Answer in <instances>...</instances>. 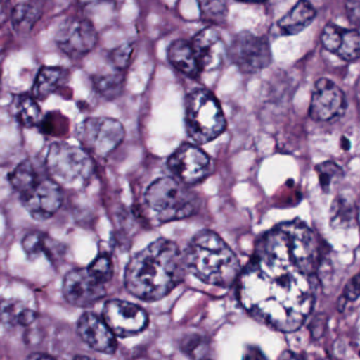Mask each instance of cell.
I'll return each mask as SVG.
<instances>
[{
    "label": "cell",
    "mask_w": 360,
    "mask_h": 360,
    "mask_svg": "<svg viewBox=\"0 0 360 360\" xmlns=\"http://www.w3.org/2000/svg\"><path fill=\"white\" fill-rule=\"evenodd\" d=\"M319 263V241L308 226L298 220L276 226L258 240L239 275L241 306L268 327L296 331L314 306Z\"/></svg>",
    "instance_id": "obj_1"
},
{
    "label": "cell",
    "mask_w": 360,
    "mask_h": 360,
    "mask_svg": "<svg viewBox=\"0 0 360 360\" xmlns=\"http://www.w3.org/2000/svg\"><path fill=\"white\" fill-rule=\"evenodd\" d=\"M186 256L167 239L151 243L129 262L124 273L127 290L146 302H158L176 289L186 277Z\"/></svg>",
    "instance_id": "obj_2"
},
{
    "label": "cell",
    "mask_w": 360,
    "mask_h": 360,
    "mask_svg": "<svg viewBox=\"0 0 360 360\" xmlns=\"http://www.w3.org/2000/svg\"><path fill=\"white\" fill-rule=\"evenodd\" d=\"M186 266L199 280L210 285L230 287L240 275V262L216 232L203 230L191 241Z\"/></svg>",
    "instance_id": "obj_3"
},
{
    "label": "cell",
    "mask_w": 360,
    "mask_h": 360,
    "mask_svg": "<svg viewBox=\"0 0 360 360\" xmlns=\"http://www.w3.org/2000/svg\"><path fill=\"white\" fill-rule=\"evenodd\" d=\"M148 216L155 224H165L191 217L197 211V197L172 178H160L145 194Z\"/></svg>",
    "instance_id": "obj_4"
},
{
    "label": "cell",
    "mask_w": 360,
    "mask_h": 360,
    "mask_svg": "<svg viewBox=\"0 0 360 360\" xmlns=\"http://www.w3.org/2000/svg\"><path fill=\"white\" fill-rule=\"evenodd\" d=\"M226 122L219 101L205 89L188 95L186 101V128L188 137L198 145L217 139L226 130Z\"/></svg>",
    "instance_id": "obj_5"
},
{
    "label": "cell",
    "mask_w": 360,
    "mask_h": 360,
    "mask_svg": "<svg viewBox=\"0 0 360 360\" xmlns=\"http://www.w3.org/2000/svg\"><path fill=\"white\" fill-rule=\"evenodd\" d=\"M46 166L51 178L59 185L82 187L86 185L94 171L90 154L84 148L67 143H54L46 154Z\"/></svg>",
    "instance_id": "obj_6"
},
{
    "label": "cell",
    "mask_w": 360,
    "mask_h": 360,
    "mask_svg": "<svg viewBox=\"0 0 360 360\" xmlns=\"http://www.w3.org/2000/svg\"><path fill=\"white\" fill-rule=\"evenodd\" d=\"M122 123L111 118H90L82 123L76 137L89 154L105 158L114 151L124 139Z\"/></svg>",
    "instance_id": "obj_7"
},
{
    "label": "cell",
    "mask_w": 360,
    "mask_h": 360,
    "mask_svg": "<svg viewBox=\"0 0 360 360\" xmlns=\"http://www.w3.org/2000/svg\"><path fill=\"white\" fill-rule=\"evenodd\" d=\"M229 56L241 71L249 74L262 71L272 59L268 40L248 31L235 36Z\"/></svg>",
    "instance_id": "obj_8"
},
{
    "label": "cell",
    "mask_w": 360,
    "mask_h": 360,
    "mask_svg": "<svg viewBox=\"0 0 360 360\" xmlns=\"http://www.w3.org/2000/svg\"><path fill=\"white\" fill-rule=\"evenodd\" d=\"M169 168L184 185L201 183L214 171L211 158L192 144H184L170 156Z\"/></svg>",
    "instance_id": "obj_9"
},
{
    "label": "cell",
    "mask_w": 360,
    "mask_h": 360,
    "mask_svg": "<svg viewBox=\"0 0 360 360\" xmlns=\"http://www.w3.org/2000/svg\"><path fill=\"white\" fill-rule=\"evenodd\" d=\"M65 300L72 306L88 308L107 295L105 283L88 268L68 273L63 285Z\"/></svg>",
    "instance_id": "obj_10"
},
{
    "label": "cell",
    "mask_w": 360,
    "mask_h": 360,
    "mask_svg": "<svg viewBox=\"0 0 360 360\" xmlns=\"http://www.w3.org/2000/svg\"><path fill=\"white\" fill-rule=\"evenodd\" d=\"M20 199L32 218L44 221L59 211L63 194L61 186L55 180L51 177H40Z\"/></svg>",
    "instance_id": "obj_11"
},
{
    "label": "cell",
    "mask_w": 360,
    "mask_h": 360,
    "mask_svg": "<svg viewBox=\"0 0 360 360\" xmlns=\"http://www.w3.org/2000/svg\"><path fill=\"white\" fill-rule=\"evenodd\" d=\"M103 321L118 337L137 335L147 329L149 318L143 308L124 302L109 300L103 308Z\"/></svg>",
    "instance_id": "obj_12"
},
{
    "label": "cell",
    "mask_w": 360,
    "mask_h": 360,
    "mask_svg": "<svg viewBox=\"0 0 360 360\" xmlns=\"http://www.w3.org/2000/svg\"><path fill=\"white\" fill-rule=\"evenodd\" d=\"M56 42L65 55L74 59L80 58L96 46L97 32L86 19H68L57 31Z\"/></svg>",
    "instance_id": "obj_13"
},
{
    "label": "cell",
    "mask_w": 360,
    "mask_h": 360,
    "mask_svg": "<svg viewBox=\"0 0 360 360\" xmlns=\"http://www.w3.org/2000/svg\"><path fill=\"white\" fill-rule=\"evenodd\" d=\"M346 107V97L338 85L328 78H321L315 82L309 109L313 120L321 122L334 120L344 114Z\"/></svg>",
    "instance_id": "obj_14"
},
{
    "label": "cell",
    "mask_w": 360,
    "mask_h": 360,
    "mask_svg": "<svg viewBox=\"0 0 360 360\" xmlns=\"http://www.w3.org/2000/svg\"><path fill=\"white\" fill-rule=\"evenodd\" d=\"M78 335L97 352L114 354L117 350L115 334L105 321L93 313H84L77 323Z\"/></svg>",
    "instance_id": "obj_15"
},
{
    "label": "cell",
    "mask_w": 360,
    "mask_h": 360,
    "mask_svg": "<svg viewBox=\"0 0 360 360\" xmlns=\"http://www.w3.org/2000/svg\"><path fill=\"white\" fill-rule=\"evenodd\" d=\"M191 44L201 72L213 71L220 67L226 55V46L217 30H201Z\"/></svg>",
    "instance_id": "obj_16"
},
{
    "label": "cell",
    "mask_w": 360,
    "mask_h": 360,
    "mask_svg": "<svg viewBox=\"0 0 360 360\" xmlns=\"http://www.w3.org/2000/svg\"><path fill=\"white\" fill-rule=\"evenodd\" d=\"M321 44L345 61H356L360 57V33L356 30L329 23L321 33Z\"/></svg>",
    "instance_id": "obj_17"
},
{
    "label": "cell",
    "mask_w": 360,
    "mask_h": 360,
    "mask_svg": "<svg viewBox=\"0 0 360 360\" xmlns=\"http://www.w3.org/2000/svg\"><path fill=\"white\" fill-rule=\"evenodd\" d=\"M315 15L316 11L308 0H300L277 25L285 35H296L314 20Z\"/></svg>",
    "instance_id": "obj_18"
},
{
    "label": "cell",
    "mask_w": 360,
    "mask_h": 360,
    "mask_svg": "<svg viewBox=\"0 0 360 360\" xmlns=\"http://www.w3.org/2000/svg\"><path fill=\"white\" fill-rule=\"evenodd\" d=\"M67 70L60 67H42L32 88L34 99L44 101L67 82Z\"/></svg>",
    "instance_id": "obj_19"
},
{
    "label": "cell",
    "mask_w": 360,
    "mask_h": 360,
    "mask_svg": "<svg viewBox=\"0 0 360 360\" xmlns=\"http://www.w3.org/2000/svg\"><path fill=\"white\" fill-rule=\"evenodd\" d=\"M169 58L171 63L184 75L195 78L200 74L192 44L186 40L179 39L171 44Z\"/></svg>",
    "instance_id": "obj_20"
},
{
    "label": "cell",
    "mask_w": 360,
    "mask_h": 360,
    "mask_svg": "<svg viewBox=\"0 0 360 360\" xmlns=\"http://www.w3.org/2000/svg\"><path fill=\"white\" fill-rule=\"evenodd\" d=\"M0 319L8 327L25 328L35 321L36 314L19 300L6 299L0 302Z\"/></svg>",
    "instance_id": "obj_21"
},
{
    "label": "cell",
    "mask_w": 360,
    "mask_h": 360,
    "mask_svg": "<svg viewBox=\"0 0 360 360\" xmlns=\"http://www.w3.org/2000/svg\"><path fill=\"white\" fill-rule=\"evenodd\" d=\"M13 113L19 124L27 128L38 126L42 120V112L33 97L16 95L12 104Z\"/></svg>",
    "instance_id": "obj_22"
},
{
    "label": "cell",
    "mask_w": 360,
    "mask_h": 360,
    "mask_svg": "<svg viewBox=\"0 0 360 360\" xmlns=\"http://www.w3.org/2000/svg\"><path fill=\"white\" fill-rule=\"evenodd\" d=\"M40 175L36 170L31 161H23L13 171L10 177L11 184L14 190L22 196L39 179Z\"/></svg>",
    "instance_id": "obj_23"
},
{
    "label": "cell",
    "mask_w": 360,
    "mask_h": 360,
    "mask_svg": "<svg viewBox=\"0 0 360 360\" xmlns=\"http://www.w3.org/2000/svg\"><path fill=\"white\" fill-rule=\"evenodd\" d=\"M95 89L105 99H115L122 92L124 77L120 72H111L95 75L93 77Z\"/></svg>",
    "instance_id": "obj_24"
},
{
    "label": "cell",
    "mask_w": 360,
    "mask_h": 360,
    "mask_svg": "<svg viewBox=\"0 0 360 360\" xmlns=\"http://www.w3.org/2000/svg\"><path fill=\"white\" fill-rule=\"evenodd\" d=\"M51 239L42 232H31L23 238L22 247L27 255L32 259L46 256L52 258L54 254V247Z\"/></svg>",
    "instance_id": "obj_25"
},
{
    "label": "cell",
    "mask_w": 360,
    "mask_h": 360,
    "mask_svg": "<svg viewBox=\"0 0 360 360\" xmlns=\"http://www.w3.org/2000/svg\"><path fill=\"white\" fill-rule=\"evenodd\" d=\"M39 15V12L31 4H19L13 11V25L17 31H30L38 20Z\"/></svg>",
    "instance_id": "obj_26"
},
{
    "label": "cell",
    "mask_w": 360,
    "mask_h": 360,
    "mask_svg": "<svg viewBox=\"0 0 360 360\" xmlns=\"http://www.w3.org/2000/svg\"><path fill=\"white\" fill-rule=\"evenodd\" d=\"M203 18L213 23H222L228 13L226 0H198Z\"/></svg>",
    "instance_id": "obj_27"
},
{
    "label": "cell",
    "mask_w": 360,
    "mask_h": 360,
    "mask_svg": "<svg viewBox=\"0 0 360 360\" xmlns=\"http://www.w3.org/2000/svg\"><path fill=\"white\" fill-rule=\"evenodd\" d=\"M317 171H319V180H321V187L326 192H329L330 188L338 183L342 179V169L338 167V165L334 164L332 162H326L317 166Z\"/></svg>",
    "instance_id": "obj_28"
},
{
    "label": "cell",
    "mask_w": 360,
    "mask_h": 360,
    "mask_svg": "<svg viewBox=\"0 0 360 360\" xmlns=\"http://www.w3.org/2000/svg\"><path fill=\"white\" fill-rule=\"evenodd\" d=\"M89 270L96 275L99 279L107 283L111 280L113 277V263L112 260L110 259L109 256L101 255L90 264Z\"/></svg>",
    "instance_id": "obj_29"
},
{
    "label": "cell",
    "mask_w": 360,
    "mask_h": 360,
    "mask_svg": "<svg viewBox=\"0 0 360 360\" xmlns=\"http://www.w3.org/2000/svg\"><path fill=\"white\" fill-rule=\"evenodd\" d=\"M135 46L133 44H122L112 51L111 59L117 69H126L130 65L134 55Z\"/></svg>",
    "instance_id": "obj_30"
},
{
    "label": "cell",
    "mask_w": 360,
    "mask_h": 360,
    "mask_svg": "<svg viewBox=\"0 0 360 360\" xmlns=\"http://www.w3.org/2000/svg\"><path fill=\"white\" fill-rule=\"evenodd\" d=\"M345 6L350 23L360 27V0H346Z\"/></svg>",
    "instance_id": "obj_31"
},
{
    "label": "cell",
    "mask_w": 360,
    "mask_h": 360,
    "mask_svg": "<svg viewBox=\"0 0 360 360\" xmlns=\"http://www.w3.org/2000/svg\"><path fill=\"white\" fill-rule=\"evenodd\" d=\"M360 297V274L353 277L346 289H345V298L348 300H355Z\"/></svg>",
    "instance_id": "obj_32"
},
{
    "label": "cell",
    "mask_w": 360,
    "mask_h": 360,
    "mask_svg": "<svg viewBox=\"0 0 360 360\" xmlns=\"http://www.w3.org/2000/svg\"><path fill=\"white\" fill-rule=\"evenodd\" d=\"M30 359H53L51 355L41 354V353H36V354H32L29 356Z\"/></svg>",
    "instance_id": "obj_33"
},
{
    "label": "cell",
    "mask_w": 360,
    "mask_h": 360,
    "mask_svg": "<svg viewBox=\"0 0 360 360\" xmlns=\"http://www.w3.org/2000/svg\"><path fill=\"white\" fill-rule=\"evenodd\" d=\"M78 1L80 2V4H97V2L103 1V0H78Z\"/></svg>",
    "instance_id": "obj_34"
},
{
    "label": "cell",
    "mask_w": 360,
    "mask_h": 360,
    "mask_svg": "<svg viewBox=\"0 0 360 360\" xmlns=\"http://www.w3.org/2000/svg\"><path fill=\"white\" fill-rule=\"evenodd\" d=\"M245 1H260V0H245Z\"/></svg>",
    "instance_id": "obj_35"
},
{
    "label": "cell",
    "mask_w": 360,
    "mask_h": 360,
    "mask_svg": "<svg viewBox=\"0 0 360 360\" xmlns=\"http://www.w3.org/2000/svg\"><path fill=\"white\" fill-rule=\"evenodd\" d=\"M0 1H1V0H0Z\"/></svg>",
    "instance_id": "obj_36"
}]
</instances>
